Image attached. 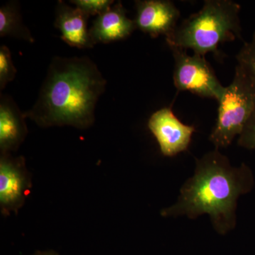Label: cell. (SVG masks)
<instances>
[{
    "mask_svg": "<svg viewBox=\"0 0 255 255\" xmlns=\"http://www.w3.org/2000/svg\"><path fill=\"white\" fill-rule=\"evenodd\" d=\"M106 86L107 80L88 57H55L36 103L23 113L44 128L64 126L89 128L95 123L96 106Z\"/></svg>",
    "mask_w": 255,
    "mask_h": 255,
    "instance_id": "1",
    "label": "cell"
},
{
    "mask_svg": "<svg viewBox=\"0 0 255 255\" xmlns=\"http://www.w3.org/2000/svg\"><path fill=\"white\" fill-rule=\"evenodd\" d=\"M254 184L248 166L233 167L228 157L216 149L196 159L194 176L181 188L177 202L162 210L161 216L195 219L208 214L215 231L226 235L236 227L238 198L250 192Z\"/></svg>",
    "mask_w": 255,
    "mask_h": 255,
    "instance_id": "2",
    "label": "cell"
},
{
    "mask_svg": "<svg viewBox=\"0 0 255 255\" xmlns=\"http://www.w3.org/2000/svg\"><path fill=\"white\" fill-rule=\"evenodd\" d=\"M240 11V4L231 0H206L198 12L166 37V41L169 48L191 49L202 56L212 53L221 58L219 45L242 38Z\"/></svg>",
    "mask_w": 255,
    "mask_h": 255,
    "instance_id": "3",
    "label": "cell"
},
{
    "mask_svg": "<svg viewBox=\"0 0 255 255\" xmlns=\"http://www.w3.org/2000/svg\"><path fill=\"white\" fill-rule=\"evenodd\" d=\"M218 102L217 121L209 137L216 150L231 145L254 112L255 77L236 65L233 82L225 87Z\"/></svg>",
    "mask_w": 255,
    "mask_h": 255,
    "instance_id": "4",
    "label": "cell"
},
{
    "mask_svg": "<svg viewBox=\"0 0 255 255\" xmlns=\"http://www.w3.org/2000/svg\"><path fill=\"white\" fill-rule=\"evenodd\" d=\"M170 49L174 59V85L177 91H189L201 97L219 101L225 87L205 56L188 55L182 48Z\"/></svg>",
    "mask_w": 255,
    "mask_h": 255,
    "instance_id": "5",
    "label": "cell"
},
{
    "mask_svg": "<svg viewBox=\"0 0 255 255\" xmlns=\"http://www.w3.org/2000/svg\"><path fill=\"white\" fill-rule=\"evenodd\" d=\"M32 187L31 174L23 156L1 153L0 157V210L4 216L17 214Z\"/></svg>",
    "mask_w": 255,
    "mask_h": 255,
    "instance_id": "6",
    "label": "cell"
},
{
    "mask_svg": "<svg viewBox=\"0 0 255 255\" xmlns=\"http://www.w3.org/2000/svg\"><path fill=\"white\" fill-rule=\"evenodd\" d=\"M148 128L158 142L161 153L174 157L189 147L196 129L183 124L170 107H164L151 115Z\"/></svg>",
    "mask_w": 255,
    "mask_h": 255,
    "instance_id": "7",
    "label": "cell"
},
{
    "mask_svg": "<svg viewBox=\"0 0 255 255\" xmlns=\"http://www.w3.org/2000/svg\"><path fill=\"white\" fill-rule=\"evenodd\" d=\"M137 28L152 38L167 37L177 28L180 11L167 0L135 1Z\"/></svg>",
    "mask_w": 255,
    "mask_h": 255,
    "instance_id": "8",
    "label": "cell"
},
{
    "mask_svg": "<svg viewBox=\"0 0 255 255\" xmlns=\"http://www.w3.org/2000/svg\"><path fill=\"white\" fill-rule=\"evenodd\" d=\"M135 20L128 17L127 10L121 1L95 18L89 29L94 44L110 43L125 39L136 29Z\"/></svg>",
    "mask_w": 255,
    "mask_h": 255,
    "instance_id": "9",
    "label": "cell"
},
{
    "mask_svg": "<svg viewBox=\"0 0 255 255\" xmlns=\"http://www.w3.org/2000/svg\"><path fill=\"white\" fill-rule=\"evenodd\" d=\"M26 117L9 96L0 97V150L1 153L16 152L28 133Z\"/></svg>",
    "mask_w": 255,
    "mask_h": 255,
    "instance_id": "10",
    "label": "cell"
},
{
    "mask_svg": "<svg viewBox=\"0 0 255 255\" xmlns=\"http://www.w3.org/2000/svg\"><path fill=\"white\" fill-rule=\"evenodd\" d=\"M89 16L78 7H71L59 1L55 9V26L61 32V38L69 46L85 49L95 44L87 29Z\"/></svg>",
    "mask_w": 255,
    "mask_h": 255,
    "instance_id": "11",
    "label": "cell"
},
{
    "mask_svg": "<svg viewBox=\"0 0 255 255\" xmlns=\"http://www.w3.org/2000/svg\"><path fill=\"white\" fill-rule=\"evenodd\" d=\"M0 36L11 37L33 43L31 31L23 24L19 4L9 1L0 8Z\"/></svg>",
    "mask_w": 255,
    "mask_h": 255,
    "instance_id": "12",
    "label": "cell"
},
{
    "mask_svg": "<svg viewBox=\"0 0 255 255\" xmlns=\"http://www.w3.org/2000/svg\"><path fill=\"white\" fill-rule=\"evenodd\" d=\"M16 69L13 64L11 52L8 47H0V90H3L16 76Z\"/></svg>",
    "mask_w": 255,
    "mask_h": 255,
    "instance_id": "13",
    "label": "cell"
},
{
    "mask_svg": "<svg viewBox=\"0 0 255 255\" xmlns=\"http://www.w3.org/2000/svg\"><path fill=\"white\" fill-rule=\"evenodd\" d=\"M70 2L90 17L103 14L112 7L115 1L112 0H73Z\"/></svg>",
    "mask_w": 255,
    "mask_h": 255,
    "instance_id": "14",
    "label": "cell"
},
{
    "mask_svg": "<svg viewBox=\"0 0 255 255\" xmlns=\"http://www.w3.org/2000/svg\"><path fill=\"white\" fill-rule=\"evenodd\" d=\"M238 65L255 77V31L251 41L245 43L236 55Z\"/></svg>",
    "mask_w": 255,
    "mask_h": 255,
    "instance_id": "15",
    "label": "cell"
},
{
    "mask_svg": "<svg viewBox=\"0 0 255 255\" xmlns=\"http://www.w3.org/2000/svg\"><path fill=\"white\" fill-rule=\"evenodd\" d=\"M238 145L248 150H255V110L238 137Z\"/></svg>",
    "mask_w": 255,
    "mask_h": 255,
    "instance_id": "16",
    "label": "cell"
},
{
    "mask_svg": "<svg viewBox=\"0 0 255 255\" xmlns=\"http://www.w3.org/2000/svg\"><path fill=\"white\" fill-rule=\"evenodd\" d=\"M32 255H59L53 251H37Z\"/></svg>",
    "mask_w": 255,
    "mask_h": 255,
    "instance_id": "17",
    "label": "cell"
}]
</instances>
